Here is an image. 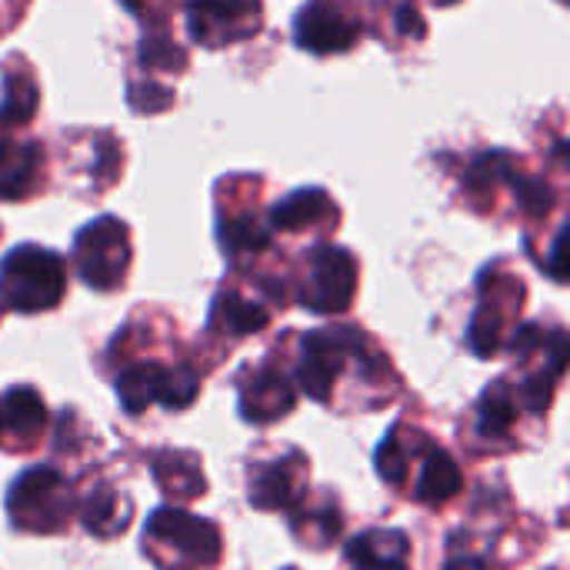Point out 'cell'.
Masks as SVG:
<instances>
[{"instance_id": "cell-1", "label": "cell", "mask_w": 570, "mask_h": 570, "mask_svg": "<svg viewBox=\"0 0 570 570\" xmlns=\"http://www.w3.org/2000/svg\"><path fill=\"white\" fill-rule=\"evenodd\" d=\"M144 551L160 570L214 568L220 561V531L180 508H157L144 524Z\"/></svg>"}, {"instance_id": "cell-2", "label": "cell", "mask_w": 570, "mask_h": 570, "mask_svg": "<svg viewBox=\"0 0 570 570\" xmlns=\"http://www.w3.org/2000/svg\"><path fill=\"white\" fill-rule=\"evenodd\" d=\"M67 294V267L63 257L37 247L17 244L0 261V304L17 314H43L53 311Z\"/></svg>"}, {"instance_id": "cell-3", "label": "cell", "mask_w": 570, "mask_h": 570, "mask_svg": "<svg viewBox=\"0 0 570 570\" xmlns=\"http://www.w3.org/2000/svg\"><path fill=\"white\" fill-rule=\"evenodd\" d=\"M77 501L57 468H27L7 488V514L17 531L57 534L67 528Z\"/></svg>"}, {"instance_id": "cell-4", "label": "cell", "mask_w": 570, "mask_h": 570, "mask_svg": "<svg viewBox=\"0 0 570 570\" xmlns=\"http://www.w3.org/2000/svg\"><path fill=\"white\" fill-rule=\"evenodd\" d=\"M371 347L367 337L357 327H321L307 331L301 337V361H297V387L317 401L327 404L337 377L351 361H367Z\"/></svg>"}, {"instance_id": "cell-5", "label": "cell", "mask_w": 570, "mask_h": 570, "mask_svg": "<svg viewBox=\"0 0 570 570\" xmlns=\"http://www.w3.org/2000/svg\"><path fill=\"white\" fill-rule=\"evenodd\" d=\"M130 257H134V250H130V227L120 217H114V214H104V217L90 220L73 237L77 274H80V281L87 287H94L100 294H107V291L124 284Z\"/></svg>"}, {"instance_id": "cell-6", "label": "cell", "mask_w": 570, "mask_h": 570, "mask_svg": "<svg viewBox=\"0 0 570 570\" xmlns=\"http://www.w3.org/2000/svg\"><path fill=\"white\" fill-rule=\"evenodd\" d=\"M357 294V261L337 244H321L307 254L301 304L314 314H344Z\"/></svg>"}, {"instance_id": "cell-7", "label": "cell", "mask_w": 570, "mask_h": 570, "mask_svg": "<svg viewBox=\"0 0 570 570\" xmlns=\"http://www.w3.org/2000/svg\"><path fill=\"white\" fill-rule=\"evenodd\" d=\"M261 0H190L187 30L200 47H230L261 30Z\"/></svg>"}, {"instance_id": "cell-8", "label": "cell", "mask_w": 570, "mask_h": 570, "mask_svg": "<svg viewBox=\"0 0 570 570\" xmlns=\"http://www.w3.org/2000/svg\"><path fill=\"white\" fill-rule=\"evenodd\" d=\"M361 23L331 0H311L294 17V43L307 53H344L357 43Z\"/></svg>"}, {"instance_id": "cell-9", "label": "cell", "mask_w": 570, "mask_h": 570, "mask_svg": "<svg viewBox=\"0 0 570 570\" xmlns=\"http://www.w3.org/2000/svg\"><path fill=\"white\" fill-rule=\"evenodd\" d=\"M297 404V391L291 387V381L274 371V367H261L254 371L244 384H240V394H237V407H240V417L247 424H274L281 421L284 414H291Z\"/></svg>"}, {"instance_id": "cell-10", "label": "cell", "mask_w": 570, "mask_h": 570, "mask_svg": "<svg viewBox=\"0 0 570 570\" xmlns=\"http://www.w3.org/2000/svg\"><path fill=\"white\" fill-rule=\"evenodd\" d=\"M304 481L301 454L277 458L271 464H257L247 478V498L257 511H284L297 501V484Z\"/></svg>"}, {"instance_id": "cell-11", "label": "cell", "mask_w": 570, "mask_h": 570, "mask_svg": "<svg viewBox=\"0 0 570 570\" xmlns=\"http://www.w3.org/2000/svg\"><path fill=\"white\" fill-rule=\"evenodd\" d=\"M43 424H47V407L33 387L17 384L0 394V444L3 438H10L7 444L13 451H27L40 438Z\"/></svg>"}, {"instance_id": "cell-12", "label": "cell", "mask_w": 570, "mask_h": 570, "mask_svg": "<svg viewBox=\"0 0 570 570\" xmlns=\"http://www.w3.org/2000/svg\"><path fill=\"white\" fill-rule=\"evenodd\" d=\"M317 224H331V227L337 224V204L321 187H297L294 194L277 200L267 214V227L284 234H297Z\"/></svg>"}, {"instance_id": "cell-13", "label": "cell", "mask_w": 570, "mask_h": 570, "mask_svg": "<svg viewBox=\"0 0 570 570\" xmlns=\"http://www.w3.org/2000/svg\"><path fill=\"white\" fill-rule=\"evenodd\" d=\"M344 558L357 570H407L411 541L397 528H371L347 541Z\"/></svg>"}, {"instance_id": "cell-14", "label": "cell", "mask_w": 570, "mask_h": 570, "mask_svg": "<svg viewBox=\"0 0 570 570\" xmlns=\"http://www.w3.org/2000/svg\"><path fill=\"white\" fill-rule=\"evenodd\" d=\"M40 184V147L0 137V200H23Z\"/></svg>"}, {"instance_id": "cell-15", "label": "cell", "mask_w": 570, "mask_h": 570, "mask_svg": "<svg viewBox=\"0 0 570 570\" xmlns=\"http://www.w3.org/2000/svg\"><path fill=\"white\" fill-rule=\"evenodd\" d=\"M271 324V311L237 291H220L210 304V331L224 337H247Z\"/></svg>"}, {"instance_id": "cell-16", "label": "cell", "mask_w": 570, "mask_h": 570, "mask_svg": "<svg viewBox=\"0 0 570 570\" xmlns=\"http://www.w3.org/2000/svg\"><path fill=\"white\" fill-rule=\"evenodd\" d=\"M130 518H134L130 498H124L120 491H114L107 484H97L94 494H87V501L80 504V524L100 541L124 534Z\"/></svg>"}, {"instance_id": "cell-17", "label": "cell", "mask_w": 570, "mask_h": 570, "mask_svg": "<svg viewBox=\"0 0 570 570\" xmlns=\"http://www.w3.org/2000/svg\"><path fill=\"white\" fill-rule=\"evenodd\" d=\"M167 381V367L157 361H137L117 374V401L127 414H144L150 404L160 401Z\"/></svg>"}, {"instance_id": "cell-18", "label": "cell", "mask_w": 570, "mask_h": 570, "mask_svg": "<svg viewBox=\"0 0 570 570\" xmlns=\"http://www.w3.org/2000/svg\"><path fill=\"white\" fill-rule=\"evenodd\" d=\"M217 240H220V250L230 257V261H240V257H254L261 250H267L271 244V227L257 220V214H217Z\"/></svg>"}, {"instance_id": "cell-19", "label": "cell", "mask_w": 570, "mask_h": 570, "mask_svg": "<svg viewBox=\"0 0 570 570\" xmlns=\"http://www.w3.org/2000/svg\"><path fill=\"white\" fill-rule=\"evenodd\" d=\"M461 488H464V474H461L458 461L448 451H431L421 464L414 498L421 504H444L454 494H461Z\"/></svg>"}, {"instance_id": "cell-20", "label": "cell", "mask_w": 570, "mask_h": 570, "mask_svg": "<svg viewBox=\"0 0 570 570\" xmlns=\"http://www.w3.org/2000/svg\"><path fill=\"white\" fill-rule=\"evenodd\" d=\"M154 481H157L167 494L184 498V501L200 498L204 488H207V481H204V474H200V461H197L194 454H184V451H167V454H160V458L154 461Z\"/></svg>"}, {"instance_id": "cell-21", "label": "cell", "mask_w": 570, "mask_h": 570, "mask_svg": "<svg viewBox=\"0 0 570 570\" xmlns=\"http://www.w3.org/2000/svg\"><path fill=\"white\" fill-rule=\"evenodd\" d=\"M37 100H40V90L27 73H7L3 97H0V130L27 127L37 114Z\"/></svg>"}, {"instance_id": "cell-22", "label": "cell", "mask_w": 570, "mask_h": 570, "mask_svg": "<svg viewBox=\"0 0 570 570\" xmlns=\"http://www.w3.org/2000/svg\"><path fill=\"white\" fill-rule=\"evenodd\" d=\"M501 341H504V311L498 304V297L484 294L481 307L474 311L471 317V327H468V344L478 357H491L501 351Z\"/></svg>"}, {"instance_id": "cell-23", "label": "cell", "mask_w": 570, "mask_h": 570, "mask_svg": "<svg viewBox=\"0 0 570 570\" xmlns=\"http://www.w3.org/2000/svg\"><path fill=\"white\" fill-rule=\"evenodd\" d=\"M518 421V401L504 391V384H494L491 391H484L481 404H478V431L484 438H504Z\"/></svg>"}, {"instance_id": "cell-24", "label": "cell", "mask_w": 570, "mask_h": 570, "mask_svg": "<svg viewBox=\"0 0 570 570\" xmlns=\"http://www.w3.org/2000/svg\"><path fill=\"white\" fill-rule=\"evenodd\" d=\"M137 60H140V67L144 70H174V73H180L184 67H187V57H184V50L170 40V37H164V33H147V37H140V43H137Z\"/></svg>"}, {"instance_id": "cell-25", "label": "cell", "mask_w": 570, "mask_h": 570, "mask_svg": "<svg viewBox=\"0 0 570 570\" xmlns=\"http://www.w3.org/2000/svg\"><path fill=\"white\" fill-rule=\"evenodd\" d=\"M291 528H294V534H297L301 541H307V538H311V531L317 528V534H314V548H324V544H331V541L341 534V511H337L334 504H324V508H317V511L297 514V518L291 521Z\"/></svg>"}, {"instance_id": "cell-26", "label": "cell", "mask_w": 570, "mask_h": 570, "mask_svg": "<svg viewBox=\"0 0 570 570\" xmlns=\"http://www.w3.org/2000/svg\"><path fill=\"white\" fill-rule=\"evenodd\" d=\"M197 391H200L197 374L187 364H177V367H167V381H164V391H160L157 404L167 407V411H184V407L194 404Z\"/></svg>"}, {"instance_id": "cell-27", "label": "cell", "mask_w": 570, "mask_h": 570, "mask_svg": "<svg viewBox=\"0 0 570 570\" xmlns=\"http://www.w3.org/2000/svg\"><path fill=\"white\" fill-rule=\"evenodd\" d=\"M374 464H377V474H381L387 484H394V488L404 484V474H407V448H404L397 428L381 441V448H377V454H374Z\"/></svg>"}, {"instance_id": "cell-28", "label": "cell", "mask_w": 570, "mask_h": 570, "mask_svg": "<svg viewBox=\"0 0 570 570\" xmlns=\"http://www.w3.org/2000/svg\"><path fill=\"white\" fill-rule=\"evenodd\" d=\"M394 27H397L401 33L414 37V40H421V37L428 33L424 13H421L417 3H411V0H401V3L394 7Z\"/></svg>"}, {"instance_id": "cell-29", "label": "cell", "mask_w": 570, "mask_h": 570, "mask_svg": "<svg viewBox=\"0 0 570 570\" xmlns=\"http://www.w3.org/2000/svg\"><path fill=\"white\" fill-rule=\"evenodd\" d=\"M444 570H491V564L484 558H474V554H461V558H451Z\"/></svg>"}, {"instance_id": "cell-30", "label": "cell", "mask_w": 570, "mask_h": 570, "mask_svg": "<svg viewBox=\"0 0 570 570\" xmlns=\"http://www.w3.org/2000/svg\"><path fill=\"white\" fill-rule=\"evenodd\" d=\"M130 13H137V17H144L147 13V7H150V0H120Z\"/></svg>"}, {"instance_id": "cell-31", "label": "cell", "mask_w": 570, "mask_h": 570, "mask_svg": "<svg viewBox=\"0 0 570 570\" xmlns=\"http://www.w3.org/2000/svg\"><path fill=\"white\" fill-rule=\"evenodd\" d=\"M434 3H441V7H451V3H458V0H434Z\"/></svg>"}, {"instance_id": "cell-32", "label": "cell", "mask_w": 570, "mask_h": 570, "mask_svg": "<svg viewBox=\"0 0 570 570\" xmlns=\"http://www.w3.org/2000/svg\"><path fill=\"white\" fill-rule=\"evenodd\" d=\"M287 570H294V568H287Z\"/></svg>"}]
</instances>
